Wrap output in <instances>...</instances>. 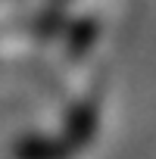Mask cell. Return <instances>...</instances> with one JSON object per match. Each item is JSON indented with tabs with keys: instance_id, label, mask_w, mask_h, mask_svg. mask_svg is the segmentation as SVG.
I'll use <instances>...</instances> for the list:
<instances>
[{
	"instance_id": "6da1fadb",
	"label": "cell",
	"mask_w": 156,
	"mask_h": 159,
	"mask_svg": "<svg viewBox=\"0 0 156 159\" xmlns=\"http://www.w3.org/2000/svg\"><path fill=\"white\" fill-rule=\"evenodd\" d=\"M97 122H100V103H97V97H85V100H78L75 106H69L66 122H62V137L69 140V147L75 153L85 150L94 140Z\"/></svg>"
},
{
	"instance_id": "7a4b0ae2",
	"label": "cell",
	"mask_w": 156,
	"mask_h": 159,
	"mask_svg": "<svg viewBox=\"0 0 156 159\" xmlns=\"http://www.w3.org/2000/svg\"><path fill=\"white\" fill-rule=\"evenodd\" d=\"M75 150L66 137H47V134H28L16 143V159H72Z\"/></svg>"
},
{
	"instance_id": "3957f363",
	"label": "cell",
	"mask_w": 156,
	"mask_h": 159,
	"mask_svg": "<svg viewBox=\"0 0 156 159\" xmlns=\"http://www.w3.org/2000/svg\"><path fill=\"white\" fill-rule=\"evenodd\" d=\"M62 31H66V50H69V56H72V59H81V56L91 50V44L97 41L100 25H97L94 16H81L78 22L66 25Z\"/></svg>"
},
{
	"instance_id": "277c9868",
	"label": "cell",
	"mask_w": 156,
	"mask_h": 159,
	"mask_svg": "<svg viewBox=\"0 0 156 159\" xmlns=\"http://www.w3.org/2000/svg\"><path fill=\"white\" fill-rule=\"evenodd\" d=\"M66 28V16H62V3H56V7H50L44 16H41V34H59Z\"/></svg>"
}]
</instances>
